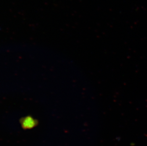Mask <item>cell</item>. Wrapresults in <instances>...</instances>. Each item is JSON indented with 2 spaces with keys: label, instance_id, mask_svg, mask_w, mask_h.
Here are the masks:
<instances>
[{
  "label": "cell",
  "instance_id": "cell-1",
  "mask_svg": "<svg viewBox=\"0 0 147 146\" xmlns=\"http://www.w3.org/2000/svg\"><path fill=\"white\" fill-rule=\"evenodd\" d=\"M20 123L24 130H29L34 128L38 124V121L31 116H27L21 119Z\"/></svg>",
  "mask_w": 147,
  "mask_h": 146
}]
</instances>
